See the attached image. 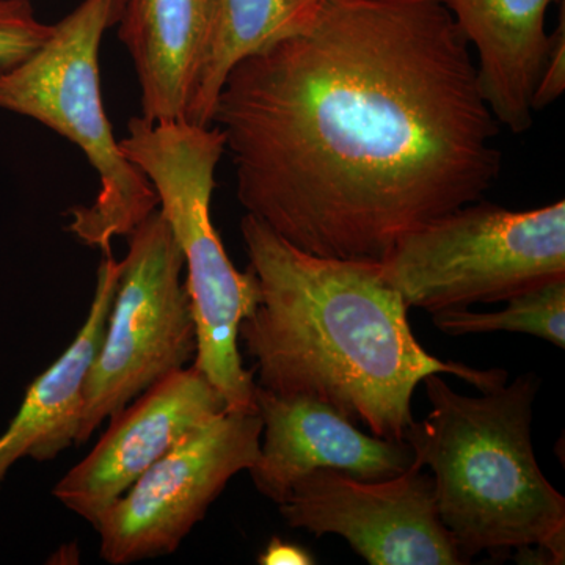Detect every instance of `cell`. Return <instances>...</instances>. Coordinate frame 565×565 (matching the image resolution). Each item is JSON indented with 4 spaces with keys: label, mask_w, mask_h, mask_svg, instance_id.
Returning <instances> with one entry per match:
<instances>
[{
    "label": "cell",
    "mask_w": 565,
    "mask_h": 565,
    "mask_svg": "<svg viewBox=\"0 0 565 565\" xmlns=\"http://www.w3.org/2000/svg\"><path fill=\"white\" fill-rule=\"evenodd\" d=\"M255 403L263 422L262 445L248 473L256 490L277 505L303 476L321 468L377 481L404 473L414 463L407 441L364 434L313 397L281 396L256 385Z\"/></svg>",
    "instance_id": "obj_11"
},
{
    "label": "cell",
    "mask_w": 565,
    "mask_h": 565,
    "mask_svg": "<svg viewBox=\"0 0 565 565\" xmlns=\"http://www.w3.org/2000/svg\"><path fill=\"white\" fill-rule=\"evenodd\" d=\"M565 90V11L564 0L561 2L559 22L555 31L550 33L548 51L541 77L533 95V110H544L550 104L559 99Z\"/></svg>",
    "instance_id": "obj_18"
},
{
    "label": "cell",
    "mask_w": 565,
    "mask_h": 565,
    "mask_svg": "<svg viewBox=\"0 0 565 565\" xmlns=\"http://www.w3.org/2000/svg\"><path fill=\"white\" fill-rule=\"evenodd\" d=\"M408 308L435 315L565 278V202L511 211L478 202L405 234L381 263Z\"/></svg>",
    "instance_id": "obj_6"
},
{
    "label": "cell",
    "mask_w": 565,
    "mask_h": 565,
    "mask_svg": "<svg viewBox=\"0 0 565 565\" xmlns=\"http://www.w3.org/2000/svg\"><path fill=\"white\" fill-rule=\"evenodd\" d=\"M122 7L125 0H82L39 50L0 70V109L61 134L98 173V195L88 206L71 207L68 232L102 252L159 206L150 181L122 154L104 109L99 51Z\"/></svg>",
    "instance_id": "obj_5"
},
{
    "label": "cell",
    "mask_w": 565,
    "mask_h": 565,
    "mask_svg": "<svg viewBox=\"0 0 565 565\" xmlns=\"http://www.w3.org/2000/svg\"><path fill=\"white\" fill-rule=\"evenodd\" d=\"M102 348L84 388L76 444L163 377L195 360L196 323L184 256L156 210L128 236Z\"/></svg>",
    "instance_id": "obj_7"
},
{
    "label": "cell",
    "mask_w": 565,
    "mask_h": 565,
    "mask_svg": "<svg viewBox=\"0 0 565 565\" xmlns=\"http://www.w3.org/2000/svg\"><path fill=\"white\" fill-rule=\"evenodd\" d=\"M508 307L492 313L446 310L433 315L434 326L451 337L475 333H526L565 348V278L530 289L505 300Z\"/></svg>",
    "instance_id": "obj_16"
},
{
    "label": "cell",
    "mask_w": 565,
    "mask_h": 565,
    "mask_svg": "<svg viewBox=\"0 0 565 565\" xmlns=\"http://www.w3.org/2000/svg\"><path fill=\"white\" fill-rule=\"evenodd\" d=\"M258 563L262 565H311L316 561L302 546L274 537L259 556Z\"/></svg>",
    "instance_id": "obj_19"
},
{
    "label": "cell",
    "mask_w": 565,
    "mask_h": 565,
    "mask_svg": "<svg viewBox=\"0 0 565 565\" xmlns=\"http://www.w3.org/2000/svg\"><path fill=\"white\" fill-rule=\"evenodd\" d=\"M476 52L479 87L493 117L514 134L533 126V95L561 0H438Z\"/></svg>",
    "instance_id": "obj_12"
},
{
    "label": "cell",
    "mask_w": 565,
    "mask_h": 565,
    "mask_svg": "<svg viewBox=\"0 0 565 565\" xmlns=\"http://www.w3.org/2000/svg\"><path fill=\"white\" fill-rule=\"evenodd\" d=\"M262 430L258 412L226 408L185 434L99 519L103 559L128 565L177 552L234 476L255 463Z\"/></svg>",
    "instance_id": "obj_8"
},
{
    "label": "cell",
    "mask_w": 565,
    "mask_h": 565,
    "mask_svg": "<svg viewBox=\"0 0 565 565\" xmlns=\"http://www.w3.org/2000/svg\"><path fill=\"white\" fill-rule=\"evenodd\" d=\"M241 234L259 302L241 322L239 343L267 392L313 397L375 437L404 441L426 375H456L481 393L508 382V371L430 355L381 264L311 255L250 214Z\"/></svg>",
    "instance_id": "obj_2"
},
{
    "label": "cell",
    "mask_w": 565,
    "mask_h": 565,
    "mask_svg": "<svg viewBox=\"0 0 565 565\" xmlns=\"http://www.w3.org/2000/svg\"><path fill=\"white\" fill-rule=\"evenodd\" d=\"M214 0H125L118 39L131 57L141 115L185 120Z\"/></svg>",
    "instance_id": "obj_14"
},
{
    "label": "cell",
    "mask_w": 565,
    "mask_h": 565,
    "mask_svg": "<svg viewBox=\"0 0 565 565\" xmlns=\"http://www.w3.org/2000/svg\"><path fill=\"white\" fill-rule=\"evenodd\" d=\"M122 154L150 181L184 256L185 286L196 323L199 367L228 411L256 414L255 373L244 367L239 326L259 302L258 278L230 262L211 218L215 170L225 154L217 126L134 117Z\"/></svg>",
    "instance_id": "obj_4"
},
{
    "label": "cell",
    "mask_w": 565,
    "mask_h": 565,
    "mask_svg": "<svg viewBox=\"0 0 565 565\" xmlns=\"http://www.w3.org/2000/svg\"><path fill=\"white\" fill-rule=\"evenodd\" d=\"M423 384L430 412L404 441L429 468L438 515L463 559L541 550L550 564H564L565 498L542 473L531 440L541 379L523 374L481 396L457 393L440 374Z\"/></svg>",
    "instance_id": "obj_3"
},
{
    "label": "cell",
    "mask_w": 565,
    "mask_h": 565,
    "mask_svg": "<svg viewBox=\"0 0 565 565\" xmlns=\"http://www.w3.org/2000/svg\"><path fill=\"white\" fill-rule=\"evenodd\" d=\"M416 460L404 473L366 481L321 468L278 504L291 527L334 534L371 565H463L438 515L434 479Z\"/></svg>",
    "instance_id": "obj_9"
},
{
    "label": "cell",
    "mask_w": 565,
    "mask_h": 565,
    "mask_svg": "<svg viewBox=\"0 0 565 565\" xmlns=\"http://www.w3.org/2000/svg\"><path fill=\"white\" fill-rule=\"evenodd\" d=\"M121 263L103 250L95 296L73 343L29 386L20 411L0 435V486L11 467L29 459L46 462L76 444L88 371L102 348Z\"/></svg>",
    "instance_id": "obj_13"
},
{
    "label": "cell",
    "mask_w": 565,
    "mask_h": 565,
    "mask_svg": "<svg viewBox=\"0 0 565 565\" xmlns=\"http://www.w3.org/2000/svg\"><path fill=\"white\" fill-rule=\"evenodd\" d=\"M327 0H214L210 33L185 120L211 126L237 63L313 28Z\"/></svg>",
    "instance_id": "obj_15"
},
{
    "label": "cell",
    "mask_w": 565,
    "mask_h": 565,
    "mask_svg": "<svg viewBox=\"0 0 565 565\" xmlns=\"http://www.w3.org/2000/svg\"><path fill=\"white\" fill-rule=\"evenodd\" d=\"M54 24L36 18L31 0H0V70L11 68L39 50Z\"/></svg>",
    "instance_id": "obj_17"
},
{
    "label": "cell",
    "mask_w": 565,
    "mask_h": 565,
    "mask_svg": "<svg viewBox=\"0 0 565 565\" xmlns=\"http://www.w3.org/2000/svg\"><path fill=\"white\" fill-rule=\"evenodd\" d=\"M212 125L241 206L322 258L381 264L501 172L500 122L438 0H327L313 28L234 66Z\"/></svg>",
    "instance_id": "obj_1"
},
{
    "label": "cell",
    "mask_w": 565,
    "mask_h": 565,
    "mask_svg": "<svg viewBox=\"0 0 565 565\" xmlns=\"http://www.w3.org/2000/svg\"><path fill=\"white\" fill-rule=\"evenodd\" d=\"M226 411L196 366L167 375L109 418V427L52 494L93 527L126 490L185 434Z\"/></svg>",
    "instance_id": "obj_10"
}]
</instances>
